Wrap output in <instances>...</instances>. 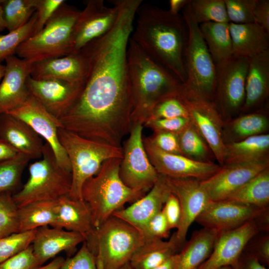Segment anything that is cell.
Wrapping results in <instances>:
<instances>
[{
	"mask_svg": "<svg viewBox=\"0 0 269 269\" xmlns=\"http://www.w3.org/2000/svg\"><path fill=\"white\" fill-rule=\"evenodd\" d=\"M61 269H98L94 256L85 241L73 257L65 259Z\"/></svg>",
	"mask_w": 269,
	"mask_h": 269,
	"instance_id": "47",
	"label": "cell"
},
{
	"mask_svg": "<svg viewBox=\"0 0 269 269\" xmlns=\"http://www.w3.org/2000/svg\"><path fill=\"white\" fill-rule=\"evenodd\" d=\"M0 139L30 160L42 156L41 137L25 122L8 113L0 115Z\"/></svg>",
	"mask_w": 269,
	"mask_h": 269,
	"instance_id": "24",
	"label": "cell"
},
{
	"mask_svg": "<svg viewBox=\"0 0 269 269\" xmlns=\"http://www.w3.org/2000/svg\"><path fill=\"white\" fill-rule=\"evenodd\" d=\"M36 230L18 232L0 238V264L31 245Z\"/></svg>",
	"mask_w": 269,
	"mask_h": 269,
	"instance_id": "42",
	"label": "cell"
},
{
	"mask_svg": "<svg viewBox=\"0 0 269 269\" xmlns=\"http://www.w3.org/2000/svg\"><path fill=\"white\" fill-rule=\"evenodd\" d=\"M8 113L27 124L51 147L59 165L71 172L68 157L61 144L58 130L63 128L60 121L49 113L30 94L18 108Z\"/></svg>",
	"mask_w": 269,
	"mask_h": 269,
	"instance_id": "13",
	"label": "cell"
},
{
	"mask_svg": "<svg viewBox=\"0 0 269 269\" xmlns=\"http://www.w3.org/2000/svg\"><path fill=\"white\" fill-rule=\"evenodd\" d=\"M133 124L143 125L161 101L179 96L183 84L170 72L147 56L131 38L127 51Z\"/></svg>",
	"mask_w": 269,
	"mask_h": 269,
	"instance_id": "3",
	"label": "cell"
},
{
	"mask_svg": "<svg viewBox=\"0 0 269 269\" xmlns=\"http://www.w3.org/2000/svg\"><path fill=\"white\" fill-rule=\"evenodd\" d=\"M148 138L154 145L162 151L181 154L177 134L165 132H154Z\"/></svg>",
	"mask_w": 269,
	"mask_h": 269,
	"instance_id": "50",
	"label": "cell"
},
{
	"mask_svg": "<svg viewBox=\"0 0 269 269\" xmlns=\"http://www.w3.org/2000/svg\"><path fill=\"white\" fill-rule=\"evenodd\" d=\"M166 180L170 192L178 198L180 206L181 218L175 234L178 244L182 247L190 225L210 200L200 180L167 176Z\"/></svg>",
	"mask_w": 269,
	"mask_h": 269,
	"instance_id": "15",
	"label": "cell"
},
{
	"mask_svg": "<svg viewBox=\"0 0 269 269\" xmlns=\"http://www.w3.org/2000/svg\"><path fill=\"white\" fill-rule=\"evenodd\" d=\"M64 261L63 257H58L46 265L40 267L38 269H61Z\"/></svg>",
	"mask_w": 269,
	"mask_h": 269,
	"instance_id": "58",
	"label": "cell"
},
{
	"mask_svg": "<svg viewBox=\"0 0 269 269\" xmlns=\"http://www.w3.org/2000/svg\"><path fill=\"white\" fill-rule=\"evenodd\" d=\"M218 269H233L231 266H225Z\"/></svg>",
	"mask_w": 269,
	"mask_h": 269,
	"instance_id": "62",
	"label": "cell"
},
{
	"mask_svg": "<svg viewBox=\"0 0 269 269\" xmlns=\"http://www.w3.org/2000/svg\"><path fill=\"white\" fill-rule=\"evenodd\" d=\"M189 1L190 0H170L168 11L173 14H179V11L183 9Z\"/></svg>",
	"mask_w": 269,
	"mask_h": 269,
	"instance_id": "56",
	"label": "cell"
},
{
	"mask_svg": "<svg viewBox=\"0 0 269 269\" xmlns=\"http://www.w3.org/2000/svg\"><path fill=\"white\" fill-rule=\"evenodd\" d=\"M54 227L78 233L85 241L95 229L87 204L83 200L73 199L68 195L57 200V220Z\"/></svg>",
	"mask_w": 269,
	"mask_h": 269,
	"instance_id": "27",
	"label": "cell"
},
{
	"mask_svg": "<svg viewBox=\"0 0 269 269\" xmlns=\"http://www.w3.org/2000/svg\"><path fill=\"white\" fill-rule=\"evenodd\" d=\"M182 247L175 233L167 241L145 237V241L133 256L130 263L134 269H153L177 254Z\"/></svg>",
	"mask_w": 269,
	"mask_h": 269,
	"instance_id": "31",
	"label": "cell"
},
{
	"mask_svg": "<svg viewBox=\"0 0 269 269\" xmlns=\"http://www.w3.org/2000/svg\"><path fill=\"white\" fill-rule=\"evenodd\" d=\"M84 241L85 238L78 233L44 226L37 229L31 245L35 256L42 265L61 252L73 253L77 245Z\"/></svg>",
	"mask_w": 269,
	"mask_h": 269,
	"instance_id": "26",
	"label": "cell"
},
{
	"mask_svg": "<svg viewBox=\"0 0 269 269\" xmlns=\"http://www.w3.org/2000/svg\"><path fill=\"white\" fill-rule=\"evenodd\" d=\"M187 29L184 61L186 74L183 89L213 101L216 67L188 5L182 9Z\"/></svg>",
	"mask_w": 269,
	"mask_h": 269,
	"instance_id": "9",
	"label": "cell"
},
{
	"mask_svg": "<svg viewBox=\"0 0 269 269\" xmlns=\"http://www.w3.org/2000/svg\"><path fill=\"white\" fill-rule=\"evenodd\" d=\"M0 5L8 32L25 25L36 11L34 0H0Z\"/></svg>",
	"mask_w": 269,
	"mask_h": 269,
	"instance_id": "37",
	"label": "cell"
},
{
	"mask_svg": "<svg viewBox=\"0 0 269 269\" xmlns=\"http://www.w3.org/2000/svg\"><path fill=\"white\" fill-rule=\"evenodd\" d=\"M178 259V253L173 255L161 265L153 269H174Z\"/></svg>",
	"mask_w": 269,
	"mask_h": 269,
	"instance_id": "57",
	"label": "cell"
},
{
	"mask_svg": "<svg viewBox=\"0 0 269 269\" xmlns=\"http://www.w3.org/2000/svg\"><path fill=\"white\" fill-rule=\"evenodd\" d=\"M19 232L18 208L9 193L0 194V238Z\"/></svg>",
	"mask_w": 269,
	"mask_h": 269,
	"instance_id": "41",
	"label": "cell"
},
{
	"mask_svg": "<svg viewBox=\"0 0 269 269\" xmlns=\"http://www.w3.org/2000/svg\"><path fill=\"white\" fill-rule=\"evenodd\" d=\"M57 200L39 201L18 207L19 232L51 226L57 220Z\"/></svg>",
	"mask_w": 269,
	"mask_h": 269,
	"instance_id": "33",
	"label": "cell"
},
{
	"mask_svg": "<svg viewBox=\"0 0 269 269\" xmlns=\"http://www.w3.org/2000/svg\"><path fill=\"white\" fill-rule=\"evenodd\" d=\"M220 232L207 228L194 232L178 253L174 269H199L211 254Z\"/></svg>",
	"mask_w": 269,
	"mask_h": 269,
	"instance_id": "30",
	"label": "cell"
},
{
	"mask_svg": "<svg viewBox=\"0 0 269 269\" xmlns=\"http://www.w3.org/2000/svg\"><path fill=\"white\" fill-rule=\"evenodd\" d=\"M269 95V50L249 59L246 96L241 114L264 106Z\"/></svg>",
	"mask_w": 269,
	"mask_h": 269,
	"instance_id": "25",
	"label": "cell"
},
{
	"mask_svg": "<svg viewBox=\"0 0 269 269\" xmlns=\"http://www.w3.org/2000/svg\"><path fill=\"white\" fill-rule=\"evenodd\" d=\"M80 12L65 2L41 31L18 46L15 54L32 63L71 54L74 28Z\"/></svg>",
	"mask_w": 269,
	"mask_h": 269,
	"instance_id": "6",
	"label": "cell"
},
{
	"mask_svg": "<svg viewBox=\"0 0 269 269\" xmlns=\"http://www.w3.org/2000/svg\"><path fill=\"white\" fill-rule=\"evenodd\" d=\"M58 136L71 165L72 182L68 195L73 199L83 200L84 183L98 173L105 161L123 157L122 147L96 142L63 128L58 129Z\"/></svg>",
	"mask_w": 269,
	"mask_h": 269,
	"instance_id": "7",
	"label": "cell"
},
{
	"mask_svg": "<svg viewBox=\"0 0 269 269\" xmlns=\"http://www.w3.org/2000/svg\"><path fill=\"white\" fill-rule=\"evenodd\" d=\"M179 117L188 118V114L182 101L177 96L159 102L153 109L148 120Z\"/></svg>",
	"mask_w": 269,
	"mask_h": 269,
	"instance_id": "44",
	"label": "cell"
},
{
	"mask_svg": "<svg viewBox=\"0 0 269 269\" xmlns=\"http://www.w3.org/2000/svg\"><path fill=\"white\" fill-rule=\"evenodd\" d=\"M190 122L188 118L150 119L143 126L151 129L153 132H165L175 134L180 133Z\"/></svg>",
	"mask_w": 269,
	"mask_h": 269,
	"instance_id": "48",
	"label": "cell"
},
{
	"mask_svg": "<svg viewBox=\"0 0 269 269\" xmlns=\"http://www.w3.org/2000/svg\"><path fill=\"white\" fill-rule=\"evenodd\" d=\"M257 0H224L229 22L246 24L254 22Z\"/></svg>",
	"mask_w": 269,
	"mask_h": 269,
	"instance_id": "43",
	"label": "cell"
},
{
	"mask_svg": "<svg viewBox=\"0 0 269 269\" xmlns=\"http://www.w3.org/2000/svg\"><path fill=\"white\" fill-rule=\"evenodd\" d=\"M143 143L150 162L159 174L172 178H193L205 180L220 168L215 162L206 163L190 159L181 154L164 152L154 145L148 137Z\"/></svg>",
	"mask_w": 269,
	"mask_h": 269,
	"instance_id": "16",
	"label": "cell"
},
{
	"mask_svg": "<svg viewBox=\"0 0 269 269\" xmlns=\"http://www.w3.org/2000/svg\"><path fill=\"white\" fill-rule=\"evenodd\" d=\"M29 160L27 156L19 153L12 158L0 161V194L9 193L13 195Z\"/></svg>",
	"mask_w": 269,
	"mask_h": 269,
	"instance_id": "39",
	"label": "cell"
},
{
	"mask_svg": "<svg viewBox=\"0 0 269 269\" xmlns=\"http://www.w3.org/2000/svg\"><path fill=\"white\" fill-rule=\"evenodd\" d=\"M269 167V159L246 163L225 164L201 184L210 201L227 199L259 173Z\"/></svg>",
	"mask_w": 269,
	"mask_h": 269,
	"instance_id": "17",
	"label": "cell"
},
{
	"mask_svg": "<svg viewBox=\"0 0 269 269\" xmlns=\"http://www.w3.org/2000/svg\"><path fill=\"white\" fill-rule=\"evenodd\" d=\"M36 20L35 12L23 26L7 34H0V63L8 57L15 55L18 46L32 35Z\"/></svg>",
	"mask_w": 269,
	"mask_h": 269,
	"instance_id": "40",
	"label": "cell"
},
{
	"mask_svg": "<svg viewBox=\"0 0 269 269\" xmlns=\"http://www.w3.org/2000/svg\"><path fill=\"white\" fill-rule=\"evenodd\" d=\"M6 28L5 23L4 20L3 10L0 5V32Z\"/></svg>",
	"mask_w": 269,
	"mask_h": 269,
	"instance_id": "59",
	"label": "cell"
},
{
	"mask_svg": "<svg viewBox=\"0 0 269 269\" xmlns=\"http://www.w3.org/2000/svg\"><path fill=\"white\" fill-rule=\"evenodd\" d=\"M269 159V134L251 136L225 144L224 163H239Z\"/></svg>",
	"mask_w": 269,
	"mask_h": 269,
	"instance_id": "32",
	"label": "cell"
},
{
	"mask_svg": "<svg viewBox=\"0 0 269 269\" xmlns=\"http://www.w3.org/2000/svg\"><path fill=\"white\" fill-rule=\"evenodd\" d=\"M118 269H134L133 267L132 266L130 262H128L125 265H124L123 266L120 267Z\"/></svg>",
	"mask_w": 269,
	"mask_h": 269,
	"instance_id": "61",
	"label": "cell"
},
{
	"mask_svg": "<svg viewBox=\"0 0 269 269\" xmlns=\"http://www.w3.org/2000/svg\"><path fill=\"white\" fill-rule=\"evenodd\" d=\"M5 72V65L0 63V81L2 79Z\"/></svg>",
	"mask_w": 269,
	"mask_h": 269,
	"instance_id": "60",
	"label": "cell"
},
{
	"mask_svg": "<svg viewBox=\"0 0 269 269\" xmlns=\"http://www.w3.org/2000/svg\"><path fill=\"white\" fill-rule=\"evenodd\" d=\"M143 124H133L129 138L123 148V155L119 175L123 183L133 190L146 193L157 181L159 174L145 150L142 137Z\"/></svg>",
	"mask_w": 269,
	"mask_h": 269,
	"instance_id": "11",
	"label": "cell"
},
{
	"mask_svg": "<svg viewBox=\"0 0 269 269\" xmlns=\"http://www.w3.org/2000/svg\"><path fill=\"white\" fill-rule=\"evenodd\" d=\"M232 268L233 269H267L257 258L250 254L244 261H241L239 259Z\"/></svg>",
	"mask_w": 269,
	"mask_h": 269,
	"instance_id": "54",
	"label": "cell"
},
{
	"mask_svg": "<svg viewBox=\"0 0 269 269\" xmlns=\"http://www.w3.org/2000/svg\"><path fill=\"white\" fill-rule=\"evenodd\" d=\"M199 26L215 65L233 56L229 23L209 22Z\"/></svg>",
	"mask_w": 269,
	"mask_h": 269,
	"instance_id": "34",
	"label": "cell"
},
{
	"mask_svg": "<svg viewBox=\"0 0 269 269\" xmlns=\"http://www.w3.org/2000/svg\"><path fill=\"white\" fill-rule=\"evenodd\" d=\"M82 86L56 79L36 80L30 76L27 80L29 93L58 120L76 100Z\"/></svg>",
	"mask_w": 269,
	"mask_h": 269,
	"instance_id": "20",
	"label": "cell"
},
{
	"mask_svg": "<svg viewBox=\"0 0 269 269\" xmlns=\"http://www.w3.org/2000/svg\"><path fill=\"white\" fill-rule=\"evenodd\" d=\"M121 159L105 161L98 173L83 185L82 197L89 207L95 228L126 203H133L146 194L133 190L123 183L119 175Z\"/></svg>",
	"mask_w": 269,
	"mask_h": 269,
	"instance_id": "4",
	"label": "cell"
},
{
	"mask_svg": "<svg viewBox=\"0 0 269 269\" xmlns=\"http://www.w3.org/2000/svg\"><path fill=\"white\" fill-rule=\"evenodd\" d=\"M107 6L103 0H88L80 11L72 37V53L78 52L93 40L107 33L115 23L119 14L118 6L112 2Z\"/></svg>",
	"mask_w": 269,
	"mask_h": 269,
	"instance_id": "14",
	"label": "cell"
},
{
	"mask_svg": "<svg viewBox=\"0 0 269 269\" xmlns=\"http://www.w3.org/2000/svg\"><path fill=\"white\" fill-rule=\"evenodd\" d=\"M29 177L22 189L13 194L17 206L45 200H56L68 195L71 187V172L58 164L49 145H44L41 159L31 163Z\"/></svg>",
	"mask_w": 269,
	"mask_h": 269,
	"instance_id": "8",
	"label": "cell"
},
{
	"mask_svg": "<svg viewBox=\"0 0 269 269\" xmlns=\"http://www.w3.org/2000/svg\"><path fill=\"white\" fill-rule=\"evenodd\" d=\"M18 154L8 143L0 139V161L12 158Z\"/></svg>",
	"mask_w": 269,
	"mask_h": 269,
	"instance_id": "55",
	"label": "cell"
},
{
	"mask_svg": "<svg viewBox=\"0 0 269 269\" xmlns=\"http://www.w3.org/2000/svg\"><path fill=\"white\" fill-rule=\"evenodd\" d=\"M261 263H269V237L266 236L260 239L254 245L250 254Z\"/></svg>",
	"mask_w": 269,
	"mask_h": 269,
	"instance_id": "53",
	"label": "cell"
},
{
	"mask_svg": "<svg viewBox=\"0 0 269 269\" xmlns=\"http://www.w3.org/2000/svg\"><path fill=\"white\" fill-rule=\"evenodd\" d=\"M190 122L205 139L216 160L223 165L225 143L222 137L224 121L213 101L182 89L179 96Z\"/></svg>",
	"mask_w": 269,
	"mask_h": 269,
	"instance_id": "12",
	"label": "cell"
},
{
	"mask_svg": "<svg viewBox=\"0 0 269 269\" xmlns=\"http://www.w3.org/2000/svg\"><path fill=\"white\" fill-rule=\"evenodd\" d=\"M177 134L181 155L199 162H215L216 159L211 149L190 121Z\"/></svg>",
	"mask_w": 269,
	"mask_h": 269,
	"instance_id": "36",
	"label": "cell"
},
{
	"mask_svg": "<svg viewBox=\"0 0 269 269\" xmlns=\"http://www.w3.org/2000/svg\"><path fill=\"white\" fill-rule=\"evenodd\" d=\"M269 128L267 103L258 110L242 114L224 122L223 140L225 144L238 142L251 136L267 134Z\"/></svg>",
	"mask_w": 269,
	"mask_h": 269,
	"instance_id": "28",
	"label": "cell"
},
{
	"mask_svg": "<svg viewBox=\"0 0 269 269\" xmlns=\"http://www.w3.org/2000/svg\"><path fill=\"white\" fill-rule=\"evenodd\" d=\"M41 266L31 245L0 264V269H38Z\"/></svg>",
	"mask_w": 269,
	"mask_h": 269,
	"instance_id": "45",
	"label": "cell"
},
{
	"mask_svg": "<svg viewBox=\"0 0 269 269\" xmlns=\"http://www.w3.org/2000/svg\"><path fill=\"white\" fill-rule=\"evenodd\" d=\"M162 211L167 222L169 229L177 228L181 218V209L176 196L170 193L163 206Z\"/></svg>",
	"mask_w": 269,
	"mask_h": 269,
	"instance_id": "51",
	"label": "cell"
},
{
	"mask_svg": "<svg viewBox=\"0 0 269 269\" xmlns=\"http://www.w3.org/2000/svg\"><path fill=\"white\" fill-rule=\"evenodd\" d=\"M5 61V72L0 84V115L18 108L30 95L27 80L31 63L15 55Z\"/></svg>",
	"mask_w": 269,
	"mask_h": 269,
	"instance_id": "21",
	"label": "cell"
},
{
	"mask_svg": "<svg viewBox=\"0 0 269 269\" xmlns=\"http://www.w3.org/2000/svg\"><path fill=\"white\" fill-rule=\"evenodd\" d=\"M268 208L255 207L228 200L210 201L195 221L204 228L219 232L229 231L254 220Z\"/></svg>",
	"mask_w": 269,
	"mask_h": 269,
	"instance_id": "18",
	"label": "cell"
},
{
	"mask_svg": "<svg viewBox=\"0 0 269 269\" xmlns=\"http://www.w3.org/2000/svg\"><path fill=\"white\" fill-rule=\"evenodd\" d=\"M187 5L199 25L209 22L229 23L224 0H190Z\"/></svg>",
	"mask_w": 269,
	"mask_h": 269,
	"instance_id": "38",
	"label": "cell"
},
{
	"mask_svg": "<svg viewBox=\"0 0 269 269\" xmlns=\"http://www.w3.org/2000/svg\"><path fill=\"white\" fill-rule=\"evenodd\" d=\"M144 241L139 230L112 215L85 242L98 269H118L130 262Z\"/></svg>",
	"mask_w": 269,
	"mask_h": 269,
	"instance_id": "5",
	"label": "cell"
},
{
	"mask_svg": "<svg viewBox=\"0 0 269 269\" xmlns=\"http://www.w3.org/2000/svg\"><path fill=\"white\" fill-rule=\"evenodd\" d=\"M65 2L64 0H34L36 20L32 36L43 29L57 9Z\"/></svg>",
	"mask_w": 269,
	"mask_h": 269,
	"instance_id": "46",
	"label": "cell"
},
{
	"mask_svg": "<svg viewBox=\"0 0 269 269\" xmlns=\"http://www.w3.org/2000/svg\"><path fill=\"white\" fill-rule=\"evenodd\" d=\"M170 193L166 176L159 174L157 181L143 197L128 207L116 211L112 216L125 221L142 233L148 222L162 210Z\"/></svg>",
	"mask_w": 269,
	"mask_h": 269,
	"instance_id": "22",
	"label": "cell"
},
{
	"mask_svg": "<svg viewBox=\"0 0 269 269\" xmlns=\"http://www.w3.org/2000/svg\"><path fill=\"white\" fill-rule=\"evenodd\" d=\"M233 55L250 59L269 50V33L255 22L229 23Z\"/></svg>",
	"mask_w": 269,
	"mask_h": 269,
	"instance_id": "29",
	"label": "cell"
},
{
	"mask_svg": "<svg viewBox=\"0 0 269 269\" xmlns=\"http://www.w3.org/2000/svg\"><path fill=\"white\" fill-rule=\"evenodd\" d=\"M135 16L133 8L120 6L112 28L80 50L87 72L80 93L59 119L64 129L110 145L129 134L133 123L127 51Z\"/></svg>",
	"mask_w": 269,
	"mask_h": 269,
	"instance_id": "1",
	"label": "cell"
},
{
	"mask_svg": "<svg viewBox=\"0 0 269 269\" xmlns=\"http://www.w3.org/2000/svg\"><path fill=\"white\" fill-rule=\"evenodd\" d=\"M135 17L131 38L147 56L184 84L186 79L184 55L187 29L182 16L142 2Z\"/></svg>",
	"mask_w": 269,
	"mask_h": 269,
	"instance_id": "2",
	"label": "cell"
},
{
	"mask_svg": "<svg viewBox=\"0 0 269 269\" xmlns=\"http://www.w3.org/2000/svg\"><path fill=\"white\" fill-rule=\"evenodd\" d=\"M86 72V60L83 53L79 51L31 63L30 76L36 80L56 79L82 84Z\"/></svg>",
	"mask_w": 269,
	"mask_h": 269,
	"instance_id": "23",
	"label": "cell"
},
{
	"mask_svg": "<svg viewBox=\"0 0 269 269\" xmlns=\"http://www.w3.org/2000/svg\"><path fill=\"white\" fill-rule=\"evenodd\" d=\"M254 22L269 33V0H257Z\"/></svg>",
	"mask_w": 269,
	"mask_h": 269,
	"instance_id": "52",
	"label": "cell"
},
{
	"mask_svg": "<svg viewBox=\"0 0 269 269\" xmlns=\"http://www.w3.org/2000/svg\"><path fill=\"white\" fill-rule=\"evenodd\" d=\"M248 65L249 59L233 55L216 65L213 102L224 122L241 113L245 100Z\"/></svg>",
	"mask_w": 269,
	"mask_h": 269,
	"instance_id": "10",
	"label": "cell"
},
{
	"mask_svg": "<svg viewBox=\"0 0 269 269\" xmlns=\"http://www.w3.org/2000/svg\"><path fill=\"white\" fill-rule=\"evenodd\" d=\"M170 229L162 210L152 217L142 231L145 237L159 239L167 238Z\"/></svg>",
	"mask_w": 269,
	"mask_h": 269,
	"instance_id": "49",
	"label": "cell"
},
{
	"mask_svg": "<svg viewBox=\"0 0 269 269\" xmlns=\"http://www.w3.org/2000/svg\"><path fill=\"white\" fill-rule=\"evenodd\" d=\"M259 229L255 220L233 230L220 232L213 250L199 269H218L236 265L242 252Z\"/></svg>",
	"mask_w": 269,
	"mask_h": 269,
	"instance_id": "19",
	"label": "cell"
},
{
	"mask_svg": "<svg viewBox=\"0 0 269 269\" xmlns=\"http://www.w3.org/2000/svg\"><path fill=\"white\" fill-rule=\"evenodd\" d=\"M226 200L260 208L268 207L269 167L253 177Z\"/></svg>",
	"mask_w": 269,
	"mask_h": 269,
	"instance_id": "35",
	"label": "cell"
}]
</instances>
